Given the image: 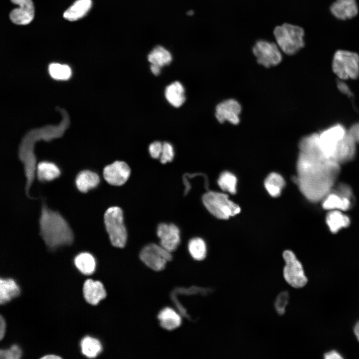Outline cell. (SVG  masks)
Returning <instances> with one entry per match:
<instances>
[{"label":"cell","instance_id":"obj_1","mask_svg":"<svg viewBox=\"0 0 359 359\" xmlns=\"http://www.w3.org/2000/svg\"><path fill=\"white\" fill-rule=\"evenodd\" d=\"M340 166L325 156L319 146L300 150L297 163L298 176L293 180L307 199L317 202L335 185Z\"/></svg>","mask_w":359,"mask_h":359},{"label":"cell","instance_id":"obj_2","mask_svg":"<svg viewBox=\"0 0 359 359\" xmlns=\"http://www.w3.org/2000/svg\"><path fill=\"white\" fill-rule=\"evenodd\" d=\"M39 223L40 234L50 249L72 243L73 234L66 220L58 212L51 210L44 203Z\"/></svg>","mask_w":359,"mask_h":359},{"label":"cell","instance_id":"obj_3","mask_svg":"<svg viewBox=\"0 0 359 359\" xmlns=\"http://www.w3.org/2000/svg\"><path fill=\"white\" fill-rule=\"evenodd\" d=\"M273 33L277 44L286 54H294L304 46V31L301 27L284 23L276 26Z\"/></svg>","mask_w":359,"mask_h":359},{"label":"cell","instance_id":"obj_4","mask_svg":"<svg viewBox=\"0 0 359 359\" xmlns=\"http://www.w3.org/2000/svg\"><path fill=\"white\" fill-rule=\"evenodd\" d=\"M202 201L206 209L219 219H228L240 211V207L231 201L227 194L223 193L207 192L202 196Z\"/></svg>","mask_w":359,"mask_h":359},{"label":"cell","instance_id":"obj_5","mask_svg":"<svg viewBox=\"0 0 359 359\" xmlns=\"http://www.w3.org/2000/svg\"><path fill=\"white\" fill-rule=\"evenodd\" d=\"M122 210L112 206L107 209L104 216V223L112 244L123 248L127 239V232L124 223Z\"/></svg>","mask_w":359,"mask_h":359},{"label":"cell","instance_id":"obj_6","mask_svg":"<svg viewBox=\"0 0 359 359\" xmlns=\"http://www.w3.org/2000/svg\"><path fill=\"white\" fill-rule=\"evenodd\" d=\"M332 69L340 80L356 79L359 76V55L354 52L339 50L334 55Z\"/></svg>","mask_w":359,"mask_h":359},{"label":"cell","instance_id":"obj_7","mask_svg":"<svg viewBox=\"0 0 359 359\" xmlns=\"http://www.w3.org/2000/svg\"><path fill=\"white\" fill-rule=\"evenodd\" d=\"M347 133L346 128L341 124H334L318 133L319 148L322 154L336 162L338 149Z\"/></svg>","mask_w":359,"mask_h":359},{"label":"cell","instance_id":"obj_8","mask_svg":"<svg viewBox=\"0 0 359 359\" xmlns=\"http://www.w3.org/2000/svg\"><path fill=\"white\" fill-rule=\"evenodd\" d=\"M283 257L285 262L283 275L286 281L294 288L304 287L307 284L308 279L301 263L290 250L285 251Z\"/></svg>","mask_w":359,"mask_h":359},{"label":"cell","instance_id":"obj_9","mask_svg":"<svg viewBox=\"0 0 359 359\" xmlns=\"http://www.w3.org/2000/svg\"><path fill=\"white\" fill-rule=\"evenodd\" d=\"M171 253L161 245L150 243L142 249L140 258L147 266L154 271H160L163 270L167 263L172 260Z\"/></svg>","mask_w":359,"mask_h":359},{"label":"cell","instance_id":"obj_10","mask_svg":"<svg viewBox=\"0 0 359 359\" xmlns=\"http://www.w3.org/2000/svg\"><path fill=\"white\" fill-rule=\"evenodd\" d=\"M252 51L258 63L266 67L275 66L282 60L281 50L274 42L259 40L255 44Z\"/></svg>","mask_w":359,"mask_h":359},{"label":"cell","instance_id":"obj_11","mask_svg":"<svg viewBox=\"0 0 359 359\" xmlns=\"http://www.w3.org/2000/svg\"><path fill=\"white\" fill-rule=\"evenodd\" d=\"M131 173L130 167L123 161H115L106 166L103 176L106 181L113 185H121L129 179Z\"/></svg>","mask_w":359,"mask_h":359},{"label":"cell","instance_id":"obj_12","mask_svg":"<svg viewBox=\"0 0 359 359\" xmlns=\"http://www.w3.org/2000/svg\"><path fill=\"white\" fill-rule=\"evenodd\" d=\"M157 235L160 239V245L172 252L174 251L180 243V231L175 224L162 223L157 230Z\"/></svg>","mask_w":359,"mask_h":359},{"label":"cell","instance_id":"obj_13","mask_svg":"<svg viewBox=\"0 0 359 359\" xmlns=\"http://www.w3.org/2000/svg\"><path fill=\"white\" fill-rule=\"evenodd\" d=\"M18 5L9 14L11 21L15 24L25 25L29 23L34 15V7L32 0H11Z\"/></svg>","mask_w":359,"mask_h":359},{"label":"cell","instance_id":"obj_14","mask_svg":"<svg viewBox=\"0 0 359 359\" xmlns=\"http://www.w3.org/2000/svg\"><path fill=\"white\" fill-rule=\"evenodd\" d=\"M241 110V106L237 101L229 99L216 106L215 116L220 123L228 121L233 124H237L239 122V115Z\"/></svg>","mask_w":359,"mask_h":359},{"label":"cell","instance_id":"obj_15","mask_svg":"<svg viewBox=\"0 0 359 359\" xmlns=\"http://www.w3.org/2000/svg\"><path fill=\"white\" fill-rule=\"evenodd\" d=\"M324 209L328 210L346 211L351 208L352 199L332 188L322 200Z\"/></svg>","mask_w":359,"mask_h":359},{"label":"cell","instance_id":"obj_16","mask_svg":"<svg viewBox=\"0 0 359 359\" xmlns=\"http://www.w3.org/2000/svg\"><path fill=\"white\" fill-rule=\"evenodd\" d=\"M83 293L86 302L92 305H97L107 296L106 290L102 283L91 279H88L84 282Z\"/></svg>","mask_w":359,"mask_h":359},{"label":"cell","instance_id":"obj_17","mask_svg":"<svg viewBox=\"0 0 359 359\" xmlns=\"http://www.w3.org/2000/svg\"><path fill=\"white\" fill-rule=\"evenodd\" d=\"M330 9L336 17L342 20L352 18L358 13L356 0H336L331 5Z\"/></svg>","mask_w":359,"mask_h":359},{"label":"cell","instance_id":"obj_18","mask_svg":"<svg viewBox=\"0 0 359 359\" xmlns=\"http://www.w3.org/2000/svg\"><path fill=\"white\" fill-rule=\"evenodd\" d=\"M165 96L167 101L176 108L180 107L185 101V90L182 84L175 81L168 85L165 90Z\"/></svg>","mask_w":359,"mask_h":359},{"label":"cell","instance_id":"obj_19","mask_svg":"<svg viewBox=\"0 0 359 359\" xmlns=\"http://www.w3.org/2000/svg\"><path fill=\"white\" fill-rule=\"evenodd\" d=\"M20 288L16 282L12 278L0 279V303L5 304L19 296Z\"/></svg>","mask_w":359,"mask_h":359},{"label":"cell","instance_id":"obj_20","mask_svg":"<svg viewBox=\"0 0 359 359\" xmlns=\"http://www.w3.org/2000/svg\"><path fill=\"white\" fill-rule=\"evenodd\" d=\"M326 221L330 231L333 233L349 226L351 223L350 218L342 211L338 210H329L326 217Z\"/></svg>","mask_w":359,"mask_h":359},{"label":"cell","instance_id":"obj_21","mask_svg":"<svg viewBox=\"0 0 359 359\" xmlns=\"http://www.w3.org/2000/svg\"><path fill=\"white\" fill-rule=\"evenodd\" d=\"M91 6V0H77L64 12L63 17L69 21L77 20L84 16Z\"/></svg>","mask_w":359,"mask_h":359},{"label":"cell","instance_id":"obj_22","mask_svg":"<svg viewBox=\"0 0 359 359\" xmlns=\"http://www.w3.org/2000/svg\"><path fill=\"white\" fill-rule=\"evenodd\" d=\"M158 319L162 327L167 330H173L179 327L181 323L180 315L171 308H165L160 311Z\"/></svg>","mask_w":359,"mask_h":359},{"label":"cell","instance_id":"obj_23","mask_svg":"<svg viewBox=\"0 0 359 359\" xmlns=\"http://www.w3.org/2000/svg\"><path fill=\"white\" fill-rule=\"evenodd\" d=\"M75 181L78 189L82 192H86L99 184L100 179L96 173L85 170L77 175Z\"/></svg>","mask_w":359,"mask_h":359},{"label":"cell","instance_id":"obj_24","mask_svg":"<svg viewBox=\"0 0 359 359\" xmlns=\"http://www.w3.org/2000/svg\"><path fill=\"white\" fill-rule=\"evenodd\" d=\"M76 268L83 274L89 275L95 271L96 263L93 256L88 252H81L74 259Z\"/></svg>","mask_w":359,"mask_h":359},{"label":"cell","instance_id":"obj_25","mask_svg":"<svg viewBox=\"0 0 359 359\" xmlns=\"http://www.w3.org/2000/svg\"><path fill=\"white\" fill-rule=\"evenodd\" d=\"M172 59L171 53L161 45L155 47L148 55V60L151 64L158 65L161 68L169 65Z\"/></svg>","mask_w":359,"mask_h":359},{"label":"cell","instance_id":"obj_26","mask_svg":"<svg viewBox=\"0 0 359 359\" xmlns=\"http://www.w3.org/2000/svg\"><path fill=\"white\" fill-rule=\"evenodd\" d=\"M82 354L87 358H95L102 351L103 347L100 341L92 337H84L80 343Z\"/></svg>","mask_w":359,"mask_h":359},{"label":"cell","instance_id":"obj_27","mask_svg":"<svg viewBox=\"0 0 359 359\" xmlns=\"http://www.w3.org/2000/svg\"><path fill=\"white\" fill-rule=\"evenodd\" d=\"M60 174L59 168L53 163L42 162L36 168L38 180L41 181H50L58 178Z\"/></svg>","mask_w":359,"mask_h":359},{"label":"cell","instance_id":"obj_28","mask_svg":"<svg viewBox=\"0 0 359 359\" xmlns=\"http://www.w3.org/2000/svg\"><path fill=\"white\" fill-rule=\"evenodd\" d=\"M285 185L283 177L276 173L270 174L264 181L265 187L269 194L274 197L279 196Z\"/></svg>","mask_w":359,"mask_h":359},{"label":"cell","instance_id":"obj_29","mask_svg":"<svg viewBox=\"0 0 359 359\" xmlns=\"http://www.w3.org/2000/svg\"><path fill=\"white\" fill-rule=\"evenodd\" d=\"M188 249L190 255L196 260H202L206 257V244L200 238L195 237L190 239L188 244Z\"/></svg>","mask_w":359,"mask_h":359},{"label":"cell","instance_id":"obj_30","mask_svg":"<svg viewBox=\"0 0 359 359\" xmlns=\"http://www.w3.org/2000/svg\"><path fill=\"white\" fill-rule=\"evenodd\" d=\"M220 187L224 191L231 194H235L236 192L237 179L232 173L226 171L222 173L217 181Z\"/></svg>","mask_w":359,"mask_h":359},{"label":"cell","instance_id":"obj_31","mask_svg":"<svg viewBox=\"0 0 359 359\" xmlns=\"http://www.w3.org/2000/svg\"><path fill=\"white\" fill-rule=\"evenodd\" d=\"M50 75L57 80H67L71 75L70 67L66 64L57 63H51L48 67Z\"/></svg>","mask_w":359,"mask_h":359},{"label":"cell","instance_id":"obj_32","mask_svg":"<svg viewBox=\"0 0 359 359\" xmlns=\"http://www.w3.org/2000/svg\"><path fill=\"white\" fill-rule=\"evenodd\" d=\"M22 356V351L17 345H13L9 348L0 350L1 359H19Z\"/></svg>","mask_w":359,"mask_h":359},{"label":"cell","instance_id":"obj_33","mask_svg":"<svg viewBox=\"0 0 359 359\" xmlns=\"http://www.w3.org/2000/svg\"><path fill=\"white\" fill-rule=\"evenodd\" d=\"M175 152L174 148L169 142L163 143V148L160 156V161L162 164L171 162L174 159Z\"/></svg>","mask_w":359,"mask_h":359},{"label":"cell","instance_id":"obj_34","mask_svg":"<svg viewBox=\"0 0 359 359\" xmlns=\"http://www.w3.org/2000/svg\"><path fill=\"white\" fill-rule=\"evenodd\" d=\"M289 295L287 292L281 293L278 297L275 307L277 312L279 314H283L285 312V308L288 303Z\"/></svg>","mask_w":359,"mask_h":359},{"label":"cell","instance_id":"obj_35","mask_svg":"<svg viewBox=\"0 0 359 359\" xmlns=\"http://www.w3.org/2000/svg\"><path fill=\"white\" fill-rule=\"evenodd\" d=\"M163 148V143L159 141L152 143L149 147V151L151 156L154 159L160 158Z\"/></svg>","mask_w":359,"mask_h":359},{"label":"cell","instance_id":"obj_36","mask_svg":"<svg viewBox=\"0 0 359 359\" xmlns=\"http://www.w3.org/2000/svg\"><path fill=\"white\" fill-rule=\"evenodd\" d=\"M348 132L356 142L359 143V122L353 125Z\"/></svg>","mask_w":359,"mask_h":359},{"label":"cell","instance_id":"obj_37","mask_svg":"<svg viewBox=\"0 0 359 359\" xmlns=\"http://www.w3.org/2000/svg\"><path fill=\"white\" fill-rule=\"evenodd\" d=\"M338 87L339 89L343 92L344 94H346L349 97L352 96V92H351L348 86L344 83L342 81L339 80L338 82Z\"/></svg>","mask_w":359,"mask_h":359},{"label":"cell","instance_id":"obj_38","mask_svg":"<svg viewBox=\"0 0 359 359\" xmlns=\"http://www.w3.org/2000/svg\"><path fill=\"white\" fill-rule=\"evenodd\" d=\"M324 358L325 359H341L343 357L337 351L332 350L324 354Z\"/></svg>","mask_w":359,"mask_h":359},{"label":"cell","instance_id":"obj_39","mask_svg":"<svg viewBox=\"0 0 359 359\" xmlns=\"http://www.w3.org/2000/svg\"><path fill=\"white\" fill-rule=\"evenodd\" d=\"M5 320L2 316L0 317V340H1L4 337L6 329V324Z\"/></svg>","mask_w":359,"mask_h":359},{"label":"cell","instance_id":"obj_40","mask_svg":"<svg viewBox=\"0 0 359 359\" xmlns=\"http://www.w3.org/2000/svg\"><path fill=\"white\" fill-rule=\"evenodd\" d=\"M161 69L162 68L158 65L154 64L150 65V70L152 73L156 76L159 75L160 74Z\"/></svg>","mask_w":359,"mask_h":359},{"label":"cell","instance_id":"obj_41","mask_svg":"<svg viewBox=\"0 0 359 359\" xmlns=\"http://www.w3.org/2000/svg\"><path fill=\"white\" fill-rule=\"evenodd\" d=\"M41 359H60L61 358L57 355L54 354H48L43 356L40 358Z\"/></svg>","mask_w":359,"mask_h":359},{"label":"cell","instance_id":"obj_42","mask_svg":"<svg viewBox=\"0 0 359 359\" xmlns=\"http://www.w3.org/2000/svg\"><path fill=\"white\" fill-rule=\"evenodd\" d=\"M354 331L358 340L359 342V321L355 325Z\"/></svg>","mask_w":359,"mask_h":359},{"label":"cell","instance_id":"obj_43","mask_svg":"<svg viewBox=\"0 0 359 359\" xmlns=\"http://www.w3.org/2000/svg\"><path fill=\"white\" fill-rule=\"evenodd\" d=\"M194 12L192 10H189L187 12V14L189 15H191L193 14Z\"/></svg>","mask_w":359,"mask_h":359}]
</instances>
